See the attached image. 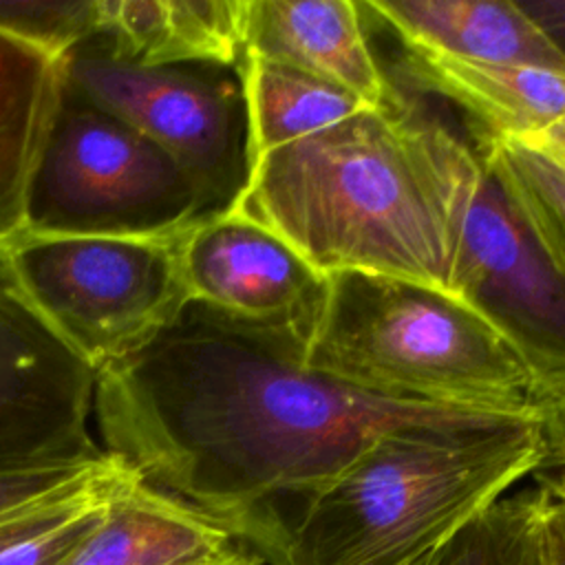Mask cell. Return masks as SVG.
<instances>
[{"label": "cell", "instance_id": "obj_15", "mask_svg": "<svg viewBox=\"0 0 565 565\" xmlns=\"http://www.w3.org/2000/svg\"><path fill=\"white\" fill-rule=\"evenodd\" d=\"M243 0H99L97 40L137 64H241Z\"/></svg>", "mask_w": 565, "mask_h": 565}, {"label": "cell", "instance_id": "obj_4", "mask_svg": "<svg viewBox=\"0 0 565 565\" xmlns=\"http://www.w3.org/2000/svg\"><path fill=\"white\" fill-rule=\"evenodd\" d=\"M302 360L320 375L388 399L503 417H539L543 399L527 362L472 307L382 274H324Z\"/></svg>", "mask_w": 565, "mask_h": 565}, {"label": "cell", "instance_id": "obj_24", "mask_svg": "<svg viewBox=\"0 0 565 565\" xmlns=\"http://www.w3.org/2000/svg\"><path fill=\"white\" fill-rule=\"evenodd\" d=\"M539 424L547 448V463L563 468L558 481L565 486V386L543 395L539 406Z\"/></svg>", "mask_w": 565, "mask_h": 565}, {"label": "cell", "instance_id": "obj_22", "mask_svg": "<svg viewBox=\"0 0 565 565\" xmlns=\"http://www.w3.org/2000/svg\"><path fill=\"white\" fill-rule=\"evenodd\" d=\"M110 457L77 463H49L0 472V519L31 508L108 466Z\"/></svg>", "mask_w": 565, "mask_h": 565}, {"label": "cell", "instance_id": "obj_2", "mask_svg": "<svg viewBox=\"0 0 565 565\" xmlns=\"http://www.w3.org/2000/svg\"><path fill=\"white\" fill-rule=\"evenodd\" d=\"M477 148L395 93L252 163L234 210L320 274L366 271L448 294Z\"/></svg>", "mask_w": 565, "mask_h": 565}, {"label": "cell", "instance_id": "obj_29", "mask_svg": "<svg viewBox=\"0 0 565 565\" xmlns=\"http://www.w3.org/2000/svg\"><path fill=\"white\" fill-rule=\"evenodd\" d=\"M424 563H426V558H424V561H419V563H417V565H424Z\"/></svg>", "mask_w": 565, "mask_h": 565}, {"label": "cell", "instance_id": "obj_7", "mask_svg": "<svg viewBox=\"0 0 565 565\" xmlns=\"http://www.w3.org/2000/svg\"><path fill=\"white\" fill-rule=\"evenodd\" d=\"M64 86L159 146L194 185L203 218L241 201L252 174L241 64H137L97 38L62 60Z\"/></svg>", "mask_w": 565, "mask_h": 565}, {"label": "cell", "instance_id": "obj_18", "mask_svg": "<svg viewBox=\"0 0 565 565\" xmlns=\"http://www.w3.org/2000/svg\"><path fill=\"white\" fill-rule=\"evenodd\" d=\"M124 472L110 457L88 479L0 519V565H62L97 525Z\"/></svg>", "mask_w": 565, "mask_h": 565}, {"label": "cell", "instance_id": "obj_20", "mask_svg": "<svg viewBox=\"0 0 565 565\" xmlns=\"http://www.w3.org/2000/svg\"><path fill=\"white\" fill-rule=\"evenodd\" d=\"M539 486L501 497L477 514L424 565H527V532Z\"/></svg>", "mask_w": 565, "mask_h": 565}, {"label": "cell", "instance_id": "obj_9", "mask_svg": "<svg viewBox=\"0 0 565 565\" xmlns=\"http://www.w3.org/2000/svg\"><path fill=\"white\" fill-rule=\"evenodd\" d=\"M95 377L0 276V472L106 457L88 430Z\"/></svg>", "mask_w": 565, "mask_h": 565}, {"label": "cell", "instance_id": "obj_19", "mask_svg": "<svg viewBox=\"0 0 565 565\" xmlns=\"http://www.w3.org/2000/svg\"><path fill=\"white\" fill-rule=\"evenodd\" d=\"M477 148L565 280V161L525 139H477Z\"/></svg>", "mask_w": 565, "mask_h": 565}, {"label": "cell", "instance_id": "obj_6", "mask_svg": "<svg viewBox=\"0 0 565 565\" xmlns=\"http://www.w3.org/2000/svg\"><path fill=\"white\" fill-rule=\"evenodd\" d=\"M201 218L194 185L159 146L62 88L26 192V234L166 238Z\"/></svg>", "mask_w": 565, "mask_h": 565}, {"label": "cell", "instance_id": "obj_17", "mask_svg": "<svg viewBox=\"0 0 565 565\" xmlns=\"http://www.w3.org/2000/svg\"><path fill=\"white\" fill-rule=\"evenodd\" d=\"M252 163L369 108L358 95L298 68L243 55Z\"/></svg>", "mask_w": 565, "mask_h": 565}, {"label": "cell", "instance_id": "obj_8", "mask_svg": "<svg viewBox=\"0 0 565 565\" xmlns=\"http://www.w3.org/2000/svg\"><path fill=\"white\" fill-rule=\"evenodd\" d=\"M448 294L516 349L543 395L565 386V280L479 148L461 199Z\"/></svg>", "mask_w": 565, "mask_h": 565}, {"label": "cell", "instance_id": "obj_11", "mask_svg": "<svg viewBox=\"0 0 565 565\" xmlns=\"http://www.w3.org/2000/svg\"><path fill=\"white\" fill-rule=\"evenodd\" d=\"M243 55L278 62L380 106L393 93L380 68L360 2L243 0Z\"/></svg>", "mask_w": 565, "mask_h": 565}, {"label": "cell", "instance_id": "obj_26", "mask_svg": "<svg viewBox=\"0 0 565 565\" xmlns=\"http://www.w3.org/2000/svg\"><path fill=\"white\" fill-rule=\"evenodd\" d=\"M525 141H532V143L545 148L547 152H552V154H556L565 161V119L556 121L554 126H550L539 137H532V139H525Z\"/></svg>", "mask_w": 565, "mask_h": 565}, {"label": "cell", "instance_id": "obj_27", "mask_svg": "<svg viewBox=\"0 0 565 565\" xmlns=\"http://www.w3.org/2000/svg\"><path fill=\"white\" fill-rule=\"evenodd\" d=\"M203 565H263V561H260V556L247 554L241 547H236L234 552H230V554H225L221 558H214L210 563H203Z\"/></svg>", "mask_w": 565, "mask_h": 565}, {"label": "cell", "instance_id": "obj_21", "mask_svg": "<svg viewBox=\"0 0 565 565\" xmlns=\"http://www.w3.org/2000/svg\"><path fill=\"white\" fill-rule=\"evenodd\" d=\"M0 31L64 60L99 35V0H0Z\"/></svg>", "mask_w": 565, "mask_h": 565}, {"label": "cell", "instance_id": "obj_5", "mask_svg": "<svg viewBox=\"0 0 565 565\" xmlns=\"http://www.w3.org/2000/svg\"><path fill=\"white\" fill-rule=\"evenodd\" d=\"M177 236L22 232L0 247V276L97 373L146 344L190 302Z\"/></svg>", "mask_w": 565, "mask_h": 565}, {"label": "cell", "instance_id": "obj_12", "mask_svg": "<svg viewBox=\"0 0 565 565\" xmlns=\"http://www.w3.org/2000/svg\"><path fill=\"white\" fill-rule=\"evenodd\" d=\"M402 51L406 79L461 108L477 139H532L565 119V71Z\"/></svg>", "mask_w": 565, "mask_h": 565}, {"label": "cell", "instance_id": "obj_23", "mask_svg": "<svg viewBox=\"0 0 565 565\" xmlns=\"http://www.w3.org/2000/svg\"><path fill=\"white\" fill-rule=\"evenodd\" d=\"M527 565H565V514L550 479L539 483V501L527 532Z\"/></svg>", "mask_w": 565, "mask_h": 565}, {"label": "cell", "instance_id": "obj_3", "mask_svg": "<svg viewBox=\"0 0 565 565\" xmlns=\"http://www.w3.org/2000/svg\"><path fill=\"white\" fill-rule=\"evenodd\" d=\"M547 463L539 417L388 430L280 525L274 565H417Z\"/></svg>", "mask_w": 565, "mask_h": 565}, {"label": "cell", "instance_id": "obj_13", "mask_svg": "<svg viewBox=\"0 0 565 565\" xmlns=\"http://www.w3.org/2000/svg\"><path fill=\"white\" fill-rule=\"evenodd\" d=\"M236 547L221 521L126 470L97 525L62 565H203Z\"/></svg>", "mask_w": 565, "mask_h": 565}, {"label": "cell", "instance_id": "obj_14", "mask_svg": "<svg viewBox=\"0 0 565 565\" xmlns=\"http://www.w3.org/2000/svg\"><path fill=\"white\" fill-rule=\"evenodd\" d=\"M360 7L402 49L565 71L561 53L514 0H373Z\"/></svg>", "mask_w": 565, "mask_h": 565}, {"label": "cell", "instance_id": "obj_10", "mask_svg": "<svg viewBox=\"0 0 565 565\" xmlns=\"http://www.w3.org/2000/svg\"><path fill=\"white\" fill-rule=\"evenodd\" d=\"M177 256L192 302L247 322L307 327L324 287V274L238 210L192 223Z\"/></svg>", "mask_w": 565, "mask_h": 565}, {"label": "cell", "instance_id": "obj_16", "mask_svg": "<svg viewBox=\"0 0 565 565\" xmlns=\"http://www.w3.org/2000/svg\"><path fill=\"white\" fill-rule=\"evenodd\" d=\"M62 88V60L0 31V247L24 232L31 174Z\"/></svg>", "mask_w": 565, "mask_h": 565}, {"label": "cell", "instance_id": "obj_25", "mask_svg": "<svg viewBox=\"0 0 565 565\" xmlns=\"http://www.w3.org/2000/svg\"><path fill=\"white\" fill-rule=\"evenodd\" d=\"M519 7L565 60V0H521Z\"/></svg>", "mask_w": 565, "mask_h": 565}, {"label": "cell", "instance_id": "obj_1", "mask_svg": "<svg viewBox=\"0 0 565 565\" xmlns=\"http://www.w3.org/2000/svg\"><path fill=\"white\" fill-rule=\"evenodd\" d=\"M302 349L300 324L247 322L190 300L97 371L102 450L269 558L291 508L375 437L486 415L355 391L311 371Z\"/></svg>", "mask_w": 565, "mask_h": 565}, {"label": "cell", "instance_id": "obj_28", "mask_svg": "<svg viewBox=\"0 0 565 565\" xmlns=\"http://www.w3.org/2000/svg\"><path fill=\"white\" fill-rule=\"evenodd\" d=\"M550 486H552V490H554V494H556V499H558V503H561V510H563V514H565V486L558 481V477L550 479Z\"/></svg>", "mask_w": 565, "mask_h": 565}]
</instances>
